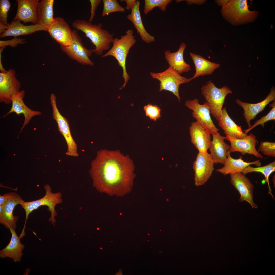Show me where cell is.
Instances as JSON below:
<instances>
[{
	"instance_id": "44dd1931",
	"label": "cell",
	"mask_w": 275,
	"mask_h": 275,
	"mask_svg": "<svg viewBox=\"0 0 275 275\" xmlns=\"http://www.w3.org/2000/svg\"><path fill=\"white\" fill-rule=\"evenodd\" d=\"M17 9L13 20H18L24 23H37V9L38 0H17Z\"/></svg>"
},
{
	"instance_id": "7c38bea8",
	"label": "cell",
	"mask_w": 275,
	"mask_h": 275,
	"mask_svg": "<svg viewBox=\"0 0 275 275\" xmlns=\"http://www.w3.org/2000/svg\"><path fill=\"white\" fill-rule=\"evenodd\" d=\"M185 105L193 111L192 116L197 121L207 129L212 134L218 132L219 129L216 128L211 119L209 107L206 102L203 104L199 103L197 99L186 101Z\"/></svg>"
},
{
	"instance_id": "83f0119b",
	"label": "cell",
	"mask_w": 275,
	"mask_h": 275,
	"mask_svg": "<svg viewBox=\"0 0 275 275\" xmlns=\"http://www.w3.org/2000/svg\"><path fill=\"white\" fill-rule=\"evenodd\" d=\"M189 53L195 69V73L191 77L192 80L200 76L211 75L220 66L219 64L210 61L200 55L191 52Z\"/></svg>"
},
{
	"instance_id": "4316f807",
	"label": "cell",
	"mask_w": 275,
	"mask_h": 275,
	"mask_svg": "<svg viewBox=\"0 0 275 275\" xmlns=\"http://www.w3.org/2000/svg\"><path fill=\"white\" fill-rule=\"evenodd\" d=\"M140 1L136 0L131 10V13L128 15L127 18L133 24L143 41L147 43L154 42L155 41L154 36L147 32L143 24L140 11Z\"/></svg>"
},
{
	"instance_id": "484cf974",
	"label": "cell",
	"mask_w": 275,
	"mask_h": 275,
	"mask_svg": "<svg viewBox=\"0 0 275 275\" xmlns=\"http://www.w3.org/2000/svg\"><path fill=\"white\" fill-rule=\"evenodd\" d=\"M218 125L224 130L228 138L240 139L247 135L228 115L225 107L223 108L220 117L217 120Z\"/></svg>"
},
{
	"instance_id": "7bdbcfd3",
	"label": "cell",
	"mask_w": 275,
	"mask_h": 275,
	"mask_svg": "<svg viewBox=\"0 0 275 275\" xmlns=\"http://www.w3.org/2000/svg\"><path fill=\"white\" fill-rule=\"evenodd\" d=\"M8 25L5 24L0 23V33H4L7 29Z\"/></svg>"
},
{
	"instance_id": "7a4b0ae2",
	"label": "cell",
	"mask_w": 275,
	"mask_h": 275,
	"mask_svg": "<svg viewBox=\"0 0 275 275\" xmlns=\"http://www.w3.org/2000/svg\"><path fill=\"white\" fill-rule=\"evenodd\" d=\"M72 25L75 30L85 33L95 47L93 52L98 55H102L104 51L110 48L114 38L113 34L102 28L101 23L94 24L85 20L78 19L73 22Z\"/></svg>"
},
{
	"instance_id": "60d3db41",
	"label": "cell",
	"mask_w": 275,
	"mask_h": 275,
	"mask_svg": "<svg viewBox=\"0 0 275 275\" xmlns=\"http://www.w3.org/2000/svg\"><path fill=\"white\" fill-rule=\"evenodd\" d=\"M9 196V193L0 195V205L3 206L7 200Z\"/></svg>"
},
{
	"instance_id": "d590c367",
	"label": "cell",
	"mask_w": 275,
	"mask_h": 275,
	"mask_svg": "<svg viewBox=\"0 0 275 275\" xmlns=\"http://www.w3.org/2000/svg\"><path fill=\"white\" fill-rule=\"evenodd\" d=\"M144 108L146 116L151 119L155 121L157 119H159L161 117V110L158 105H153L149 104L145 106Z\"/></svg>"
},
{
	"instance_id": "5b68a950",
	"label": "cell",
	"mask_w": 275,
	"mask_h": 275,
	"mask_svg": "<svg viewBox=\"0 0 275 275\" xmlns=\"http://www.w3.org/2000/svg\"><path fill=\"white\" fill-rule=\"evenodd\" d=\"M201 90L209 107L211 114L217 120L221 114L225 98L228 94H231L232 91L227 86L217 88L211 80L201 87Z\"/></svg>"
},
{
	"instance_id": "ab89813d",
	"label": "cell",
	"mask_w": 275,
	"mask_h": 275,
	"mask_svg": "<svg viewBox=\"0 0 275 275\" xmlns=\"http://www.w3.org/2000/svg\"><path fill=\"white\" fill-rule=\"evenodd\" d=\"M187 4L189 5L192 4H196L201 5L204 3L206 1L205 0H186Z\"/></svg>"
},
{
	"instance_id": "d4e9b609",
	"label": "cell",
	"mask_w": 275,
	"mask_h": 275,
	"mask_svg": "<svg viewBox=\"0 0 275 275\" xmlns=\"http://www.w3.org/2000/svg\"><path fill=\"white\" fill-rule=\"evenodd\" d=\"M229 150L228 152L227 159L222 168L216 170L224 175L236 173H242L246 167L252 164H254L257 167L261 166L260 160L250 162L244 161L242 157L238 159L233 158L230 156Z\"/></svg>"
},
{
	"instance_id": "603a6c76",
	"label": "cell",
	"mask_w": 275,
	"mask_h": 275,
	"mask_svg": "<svg viewBox=\"0 0 275 275\" xmlns=\"http://www.w3.org/2000/svg\"><path fill=\"white\" fill-rule=\"evenodd\" d=\"M38 31H47V30L38 23L24 25L21 23L20 21L19 20H13L10 24L8 25L6 31L1 34L0 37L1 38L9 36L17 37L31 34Z\"/></svg>"
},
{
	"instance_id": "836d02e7",
	"label": "cell",
	"mask_w": 275,
	"mask_h": 275,
	"mask_svg": "<svg viewBox=\"0 0 275 275\" xmlns=\"http://www.w3.org/2000/svg\"><path fill=\"white\" fill-rule=\"evenodd\" d=\"M258 150L264 155L268 157H275V143L268 141L261 142Z\"/></svg>"
},
{
	"instance_id": "8fae6325",
	"label": "cell",
	"mask_w": 275,
	"mask_h": 275,
	"mask_svg": "<svg viewBox=\"0 0 275 275\" xmlns=\"http://www.w3.org/2000/svg\"><path fill=\"white\" fill-rule=\"evenodd\" d=\"M214 163L210 154L199 152L193 164L196 186L204 184L209 179L214 170Z\"/></svg>"
},
{
	"instance_id": "52a82bcc",
	"label": "cell",
	"mask_w": 275,
	"mask_h": 275,
	"mask_svg": "<svg viewBox=\"0 0 275 275\" xmlns=\"http://www.w3.org/2000/svg\"><path fill=\"white\" fill-rule=\"evenodd\" d=\"M150 74L152 78L160 81V92L166 90L172 92L177 97L179 102L181 100L178 90L180 85L188 83L192 80L191 78H187L181 76L170 66L163 72H151Z\"/></svg>"
},
{
	"instance_id": "6da1fadb",
	"label": "cell",
	"mask_w": 275,
	"mask_h": 275,
	"mask_svg": "<svg viewBox=\"0 0 275 275\" xmlns=\"http://www.w3.org/2000/svg\"><path fill=\"white\" fill-rule=\"evenodd\" d=\"M129 161L118 151H98L91 163L90 173L96 186H117L126 182Z\"/></svg>"
},
{
	"instance_id": "9c48e42d",
	"label": "cell",
	"mask_w": 275,
	"mask_h": 275,
	"mask_svg": "<svg viewBox=\"0 0 275 275\" xmlns=\"http://www.w3.org/2000/svg\"><path fill=\"white\" fill-rule=\"evenodd\" d=\"M50 101L53 109V118L57 122L59 130L64 136L67 145L66 154L69 156L77 157L79 155L77 146L72 136L68 121L59 111L56 105V97L53 94L50 95Z\"/></svg>"
},
{
	"instance_id": "ba28073f",
	"label": "cell",
	"mask_w": 275,
	"mask_h": 275,
	"mask_svg": "<svg viewBox=\"0 0 275 275\" xmlns=\"http://www.w3.org/2000/svg\"><path fill=\"white\" fill-rule=\"evenodd\" d=\"M72 32L71 43L66 46H60L61 50L70 58L82 65H93V62L89 58L93 52L92 50L88 49L84 46L76 30H73Z\"/></svg>"
},
{
	"instance_id": "f35d334b",
	"label": "cell",
	"mask_w": 275,
	"mask_h": 275,
	"mask_svg": "<svg viewBox=\"0 0 275 275\" xmlns=\"http://www.w3.org/2000/svg\"><path fill=\"white\" fill-rule=\"evenodd\" d=\"M120 2H126L127 4L125 8V10H131L133 7L135 3L136 0H121Z\"/></svg>"
},
{
	"instance_id": "f546056e",
	"label": "cell",
	"mask_w": 275,
	"mask_h": 275,
	"mask_svg": "<svg viewBox=\"0 0 275 275\" xmlns=\"http://www.w3.org/2000/svg\"><path fill=\"white\" fill-rule=\"evenodd\" d=\"M275 171V161L270 163L262 167H254L249 166L246 168L242 173L245 175L247 173L252 172H260L263 174L265 176V181L268 184L269 192L272 197H274L272 193V190L269 185V177L271 174Z\"/></svg>"
},
{
	"instance_id": "d6986e66",
	"label": "cell",
	"mask_w": 275,
	"mask_h": 275,
	"mask_svg": "<svg viewBox=\"0 0 275 275\" xmlns=\"http://www.w3.org/2000/svg\"><path fill=\"white\" fill-rule=\"evenodd\" d=\"M25 93V91L22 90L13 96L11 100L12 106L11 109L2 117H5L9 114L13 112L15 113L18 115L23 114L24 116V120L20 132L28 124L32 117L42 114L40 112L33 110L25 105L23 100Z\"/></svg>"
},
{
	"instance_id": "277c9868",
	"label": "cell",
	"mask_w": 275,
	"mask_h": 275,
	"mask_svg": "<svg viewBox=\"0 0 275 275\" xmlns=\"http://www.w3.org/2000/svg\"><path fill=\"white\" fill-rule=\"evenodd\" d=\"M133 34V30L129 29L126 31L125 34L121 36L120 38H114L112 47L102 56L103 57L109 56L114 57L117 61L119 65L122 67V76L124 81L120 90L125 87L130 78L127 72L126 61L130 49L136 42Z\"/></svg>"
},
{
	"instance_id": "7402d4cb",
	"label": "cell",
	"mask_w": 275,
	"mask_h": 275,
	"mask_svg": "<svg viewBox=\"0 0 275 275\" xmlns=\"http://www.w3.org/2000/svg\"><path fill=\"white\" fill-rule=\"evenodd\" d=\"M186 47V44L182 42L176 51L172 52L167 50L164 52L165 58L169 66L180 75L188 72L191 70L190 65L185 61L184 58V52Z\"/></svg>"
},
{
	"instance_id": "3957f363",
	"label": "cell",
	"mask_w": 275,
	"mask_h": 275,
	"mask_svg": "<svg viewBox=\"0 0 275 275\" xmlns=\"http://www.w3.org/2000/svg\"><path fill=\"white\" fill-rule=\"evenodd\" d=\"M246 0H229L221 10L223 18L231 25L237 26L254 22L259 15L257 11L249 9Z\"/></svg>"
},
{
	"instance_id": "ee69618b",
	"label": "cell",
	"mask_w": 275,
	"mask_h": 275,
	"mask_svg": "<svg viewBox=\"0 0 275 275\" xmlns=\"http://www.w3.org/2000/svg\"><path fill=\"white\" fill-rule=\"evenodd\" d=\"M100 249H102V248H100Z\"/></svg>"
},
{
	"instance_id": "5bb4252c",
	"label": "cell",
	"mask_w": 275,
	"mask_h": 275,
	"mask_svg": "<svg viewBox=\"0 0 275 275\" xmlns=\"http://www.w3.org/2000/svg\"><path fill=\"white\" fill-rule=\"evenodd\" d=\"M230 182L240 195L239 201H245L249 203L252 208L257 209L258 205L253 200L254 186L250 180L241 173L230 174Z\"/></svg>"
},
{
	"instance_id": "cb8c5ba5",
	"label": "cell",
	"mask_w": 275,
	"mask_h": 275,
	"mask_svg": "<svg viewBox=\"0 0 275 275\" xmlns=\"http://www.w3.org/2000/svg\"><path fill=\"white\" fill-rule=\"evenodd\" d=\"M11 237L8 244L0 251V257L2 258L7 257L13 259L14 262H20L23 254L22 251L25 246L20 242L21 238L18 237L15 230L9 229Z\"/></svg>"
},
{
	"instance_id": "ac0fdd59",
	"label": "cell",
	"mask_w": 275,
	"mask_h": 275,
	"mask_svg": "<svg viewBox=\"0 0 275 275\" xmlns=\"http://www.w3.org/2000/svg\"><path fill=\"white\" fill-rule=\"evenodd\" d=\"M192 143L199 152L208 153L211 143V133L197 121L193 122L189 127Z\"/></svg>"
},
{
	"instance_id": "2e32d148",
	"label": "cell",
	"mask_w": 275,
	"mask_h": 275,
	"mask_svg": "<svg viewBox=\"0 0 275 275\" xmlns=\"http://www.w3.org/2000/svg\"><path fill=\"white\" fill-rule=\"evenodd\" d=\"M230 143V153L239 152L242 155L248 154L259 158H263V156L256 150V147L257 140L256 136L250 133L244 138L240 139L228 138Z\"/></svg>"
},
{
	"instance_id": "4fadbf2b",
	"label": "cell",
	"mask_w": 275,
	"mask_h": 275,
	"mask_svg": "<svg viewBox=\"0 0 275 275\" xmlns=\"http://www.w3.org/2000/svg\"><path fill=\"white\" fill-rule=\"evenodd\" d=\"M25 201L18 194L15 192L9 193L7 200L3 206L0 205V223L5 227L16 229L19 216L13 215V211L16 205Z\"/></svg>"
},
{
	"instance_id": "30bf717a",
	"label": "cell",
	"mask_w": 275,
	"mask_h": 275,
	"mask_svg": "<svg viewBox=\"0 0 275 275\" xmlns=\"http://www.w3.org/2000/svg\"><path fill=\"white\" fill-rule=\"evenodd\" d=\"M21 83L16 77L15 71L9 69L0 73V102L6 104L11 103L15 94L19 92Z\"/></svg>"
},
{
	"instance_id": "74e56055",
	"label": "cell",
	"mask_w": 275,
	"mask_h": 275,
	"mask_svg": "<svg viewBox=\"0 0 275 275\" xmlns=\"http://www.w3.org/2000/svg\"><path fill=\"white\" fill-rule=\"evenodd\" d=\"M90 16L89 21L91 22L94 17L96 10L100 4L101 0H90Z\"/></svg>"
},
{
	"instance_id": "f1b7e54d",
	"label": "cell",
	"mask_w": 275,
	"mask_h": 275,
	"mask_svg": "<svg viewBox=\"0 0 275 275\" xmlns=\"http://www.w3.org/2000/svg\"><path fill=\"white\" fill-rule=\"evenodd\" d=\"M54 0H42L38 3L37 9V23L47 30L53 22Z\"/></svg>"
},
{
	"instance_id": "e0dca14e",
	"label": "cell",
	"mask_w": 275,
	"mask_h": 275,
	"mask_svg": "<svg viewBox=\"0 0 275 275\" xmlns=\"http://www.w3.org/2000/svg\"><path fill=\"white\" fill-rule=\"evenodd\" d=\"M275 100V89L273 86L265 99L259 103L253 104L243 102L239 99L236 100V103L244 109L243 115L248 125V129L250 128L252 126L251 121L254 119L258 114L263 111L270 102L274 101Z\"/></svg>"
},
{
	"instance_id": "1f68e13d",
	"label": "cell",
	"mask_w": 275,
	"mask_h": 275,
	"mask_svg": "<svg viewBox=\"0 0 275 275\" xmlns=\"http://www.w3.org/2000/svg\"><path fill=\"white\" fill-rule=\"evenodd\" d=\"M103 9L102 14L103 17L115 12H124L125 8L122 7L116 0H102Z\"/></svg>"
},
{
	"instance_id": "b9f144b4",
	"label": "cell",
	"mask_w": 275,
	"mask_h": 275,
	"mask_svg": "<svg viewBox=\"0 0 275 275\" xmlns=\"http://www.w3.org/2000/svg\"><path fill=\"white\" fill-rule=\"evenodd\" d=\"M229 0H215V2L217 5L219 6L222 7L225 5Z\"/></svg>"
},
{
	"instance_id": "d6a6232c",
	"label": "cell",
	"mask_w": 275,
	"mask_h": 275,
	"mask_svg": "<svg viewBox=\"0 0 275 275\" xmlns=\"http://www.w3.org/2000/svg\"><path fill=\"white\" fill-rule=\"evenodd\" d=\"M269 105L272 108L269 113L266 115L262 117L257 120L250 128L243 130V131L245 133L247 134L250 131L258 125H260L264 128L265 122L271 120H275V101H274L272 104H270Z\"/></svg>"
},
{
	"instance_id": "8992f818",
	"label": "cell",
	"mask_w": 275,
	"mask_h": 275,
	"mask_svg": "<svg viewBox=\"0 0 275 275\" xmlns=\"http://www.w3.org/2000/svg\"><path fill=\"white\" fill-rule=\"evenodd\" d=\"M44 189L46 191V194L42 198L32 201H25L20 204L26 213L24 225L25 226L29 214L34 210L43 205H46L48 207V210L51 213V216L48 221L52 222V224L54 225L56 221L54 217L57 215L55 207L57 204L62 202L61 194L60 192L52 193L50 186L48 184L45 185Z\"/></svg>"
},
{
	"instance_id": "e575fe53",
	"label": "cell",
	"mask_w": 275,
	"mask_h": 275,
	"mask_svg": "<svg viewBox=\"0 0 275 275\" xmlns=\"http://www.w3.org/2000/svg\"><path fill=\"white\" fill-rule=\"evenodd\" d=\"M10 7V3L8 0H0V23L9 25L7 22L8 12Z\"/></svg>"
},
{
	"instance_id": "ffe728a7",
	"label": "cell",
	"mask_w": 275,
	"mask_h": 275,
	"mask_svg": "<svg viewBox=\"0 0 275 275\" xmlns=\"http://www.w3.org/2000/svg\"><path fill=\"white\" fill-rule=\"evenodd\" d=\"M212 135V140L209 148L210 155L214 163L224 164L227 159L228 152L230 150L231 146L224 141L227 140L226 136H222L218 132Z\"/></svg>"
},
{
	"instance_id": "4dcf8cb0",
	"label": "cell",
	"mask_w": 275,
	"mask_h": 275,
	"mask_svg": "<svg viewBox=\"0 0 275 275\" xmlns=\"http://www.w3.org/2000/svg\"><path fill=\"white\" fill-rule=\"evenodd\" d=\"M172 1L171 0H145L144 13L147 15L156 7L162 11H165L167 6Z\"/></svg>"
},
{
	"instance_id": "9a60e30c",
	"label": "cell",
	"mask_w": 275,
	"mask_h": 275,
	"mask_svg": "<svg viewBox=\"0 0 275 275\" xmlns=\"http://www.w3.org/2000/svg\"><path fill=\"white\" fill-rule=\"evenodd\" d=\"M68 23L63 18L58 17L48 29L50 36L61 46L70 45L72 40V32Z\"/></svg>"
},
{
	"instance_id": "8d00e7d4",
	"label": "cell",
	"mask_w": 275,
	"mask_h": 275,
	"mask_svg": "<svg viewBox=\"0 0 275 275\" xmlns=\"http://www.w3.org/2000/svg\"><path fill=\"white\" fill-rule=\"evenodd\" d=\"M26 39L21 38L15 37L11 40L0 41V48L9 46L12 47H15L18 44H24L26 42Z\"/></svg>"
}]
</instances>
